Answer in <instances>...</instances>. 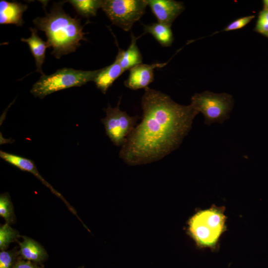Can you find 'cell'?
<instances>
[{"mask_svg": "<svg viewBox=\"0 0 268 268\" xmlns=\"http://www.w3.org/2000/svg\"><path fill=\"white\" fill-rule=\"evenodd\" d=\"M141 121L121 146L119 157L135 166L159 160L177 149L199 114L190 104L182 105L149 87L141 98Z\"/></svg>", "mask_w": 268, "mask_h": 268, "instance_id": "cell-1", "label": "cell"}, {"mask_svg": "<svg viewBox=\"0 0 268 268\" xmlns=\"http://www.w3.org/2000/svg\"><path fill=\"white\" fill-rule=\"evenodd\" d=\"M64 2H54L50 13L33 21L37 29L45 33L49 47L53 48L51 54L57 59L74 52L80 45V41L86 40L80 19L65 12Z\"/></svg>", "mask_w": 268, "mask_h": 268, "instance_id": "cell-2", "label": "cell"}, {"mask_svg": "<svg viewBox=\"0 0 268 268\" xmlns=\"http://www.w3.org/2000/svg\"><path fill=\"white\" fill-rule=\"evenodd\" d=\"M99 69L81 70L63 68L50 75H42L34 84L30 93L40 99L56 91L76 86H81L94 81Z\"/></svg>", "mask_w": 268, "mask_h": 268, "instance_id": "cell-3", "label": "cell"}, {"mask_svg": "<svg viewBox=\"0 0 268 268\" xmlns=\"http://www.w3.org/2000/svg\"><path fill=\"white\" fill-rule=\"evenodd\" d=\"M225 221L222 210L211 208L199 212L190 219L189 231L199 245L212 247L224 229Z\"/></svg>", "mask_w": 268, "mask_h": 268, "instance_id": "cell-4", "label": "cell"}, {"mask_svg": "<svg viewBox=\"0 0 268 268\" xmlns=\"http://www.w3.org/2000/svg\"><path fill=\"white\" fill-rule=\"evenodd\" d=\"M191 104L198 113H201L204 123L210 125L213 123H222L229 118L234 105L232 96L227 93H215L205 91L196 93L191 98Z\"/></svg>", "mask_w": 268, "mask_h": 268, "instance_id": "cell-5", "label": "cell"}, {"mask_svg": "<svg viewBox=\"0 0 268 268\" xmlns=\"http://www.w3.org/2000/svg\"><path fill=\"white\" fill-rule=\"evenodd\" d=\"M147 5L146 0H103L101 8L113 24L129 31Z\"/></svg>", "mask_w": 268, "mask_h": 268, "instance_id": "cell-6", "label": "cell"}, {"mask_svg": "<svg viewBox=\"0 0 268 268\" xmlns=\"http://www.w3.org/2000/svg\"><path fill=\"white\" fill-rule=\"evenodd\" d=\"M121 99V98L115 107L109 105L104 109L106 117L101 119L107 135L117 146H123L140 118L137 115L130 116L126 112L120 110Z\"/></svg>", "mask_w": 268, "mask_h": 268, "instance_id": "cell-7", "label": "cell"}, {"mask_svg": "<svg viewBox=\"0 0 268 268\" xmlns=\"http://www.w3.org/2000/svg\"><path fill=\"white\" fill-rule=\"evenodd\" d=\"M158 22L171 27L184 9L183 3L173 0H146Z\"/></svg>", "mask_w": 268, "mask_h": 268, "instance_id": "cell-8", "label": "cell"}, {"mask_svg": "<svg viewBox=\"0 0 268 268\" xmlns=\"http://www.w3.org/2000/svg\"><path fill=\"white\" fill-rule=\"evenodd\" d=\"M167 64H140L134 66L130 69L128 78L124 81L125 86L133 90L148 87V85L154 80V69L163 67Z\"/></svg>", "mask_w": 268, "mask_h": 268, "instance_id": "cell-9", "label": "cell"}, {"mask_svg": "<svg viewBox=\"0 0 268 268\" xmlns=\"http://www.w3.org/2000/svg\"><path fill=\"white\" fill-rule=\"evenodd\" d=\"M0 157L6 162L16 167L19 169L30 172L33 174L44 185L49 188L55 195L61 199L67 204L70 210L73 214H76L74 209L67 202L62 195L55 190L50 184L43 179L39 173L34 162L32 160L18 155L8 153L2 150L0 151Z\"/></svg>", "mask_w": 268, "mask_h": 268, "instance_id": "cell-10", "label": "cell"}, {"mask_svg": "<svg viewBox=\"0 0 268 268\" xmlns=\"http://www.w3.org/2000/svg\"><path fill=\"white\" fill-rule=\"evenodd\" d=\"M27 7V5L21 2L0 0V24L22 26L24 22L22 18L23 13Z\"/></svg>", "mask_w": 268, "mask_h": 268, "instance_id": "cell-11", "label": "cell"}, {"mask_svg": "<svg viewBox=\"0 0 268 268\" xmlns=\"http://www.w3.org/2000/svg\"><path fill=\"white\" fill-rule=\"evenodd\" d=\"M138 37L131 33V42L128 48L124 50L119 48L115 60L125 71L134 66L142 64V57L136 44Z\"/></svg>", "mask_w": 268, "mask_h": 268, "instance_id": "cell-12", "label": "cell"}, {"mask_svg": "<svg viewBox=\"0 0 268 268\" xmlns=\"http://www.w3.org/2000/svg\"><path fill=\"white\" fill-rule=\"evenodd\" d=\"M29 29L31 33V36L27 39L22 38L21 41L28 45L35 60L36 71L44 75L42 67L45 59L46 48L49 47V46L47 42L43 41L38 36L36 28L30 27Z\"/></svg>", "mask_w": 268, "mask_h": 268, "instance_id": "cell-13", "label": "cell"}, {"mask_svg": "<svg viewBox=\"0 0 268 268\" xmlns=\"http://www.w3.org/2000/svg\"><path fill=\"white\" fill-rule=\"evenodd\" d=\"M125 71L119 63L115 60L111 65L100 69L93 81L97 88L100 89L103 94H106L114 82Z\"/></svg>", "mask_w": 268, "mask_h": 268, "instance_id": "cell-14", "label": "cell"}, {"mask_svg": "<svg viewBox=\"0 0 268 268\" xmlns=\"http://www.w3.org/2000/svg\"><path fill=\"white\" fill-rule=\"evenodd\" d=\"M23 240L19 242V254L21 256L29 261L40 263L48 257L44 248L34 240L26 236H22Z\"/></svg>", "mask_w": 268, "mask_h": 268, "instance_id": "cell-15", "label": "cell"}, {"mask_svg": "<svg viewBox=\"0 0 268 268\" xmlns=\"http://www.w3.org/2000/svg\"><path fill=\"white\" fill-rule=\"evenodd\" d=\"M145 33H149L163 47L170 46L173 41V33L170 27L156 22L143 25Z\"/></svg>", "mask_w": 268, "mask_h": 268, "instance_id": "cell-16", "label": "cell"}, {"mask_svg": "<svg viewBox=\"0 0 268 268\" xmlns=\"http://www.w3.org/2000/svg\"><path fill=\"white\" fill-rule=\"evenodd\" d=\"M81 16L90 18L96 16L98 10L101 8V0H70L67 1Z\"/></svg>", "mask_w": 268, "mask_h": 268, "instance_id": "cell-17", "label": "cell"}, {"mask_svg": "<svg viewBox=\"0 0 268 268\" xmlns=\"http://www.w3.org/2000/svg\"><path fill=\"white\" fill-rule=\"evenodd\" d=\"M18 232L5 223L0 227V249L4 251L18 237Z\"/></svg>", "mask_w": 268, "mask_h": 268, "instance_id": "cell-18", "label": "cell"}, {"mask_svg": "<svg viewBox=\"0 0 268 268\" xmlns=\"http://www.w3.org/2000/svg\"><path fill=\"white\" fill-rule=\"evenodd\" d=\"M0 215L5 219L6 223L10 224L13 221V206L6 194H1L0 197Z\"/></svg>", "mask_w": 268, "mask_h": 268, "instance_id": "cell-19", "label": "cell"}, {"mask_svg": "<svg viewBox=\"0 0 268 268\" xmlns=\"http://www.w3.org/2000/svg\"><path fill=\"white\" fill-rule=\"evenodd\" d=\"M15 255L14 251H1L0 268H12L15 264Z\"/></svg>", "mask_w": 268, "mask_h": 268, "instance_id": "cell-20", "label": "cell"}, {"mask_svg": "<svg viewBox=\"0 0 268 268\" xmlns=\"http://www.w3.org/2000/svg\"><path fill=\"white\" fill-rule=\"evenodd\" d=\"M257 32L268 35V10L264 9L260 12L256 26Z\"/></svg>", "mask_w": 268, "mask_h": 268, "instance_id": "cell-21", "label": "cell"}, {"mask_svg": "<svg viewBox=\"0 0 268 268\" xmlns=\"http://www.w3.org/2000/svg\"><path fill=\"white\" fill-rule=\"evenodd\" d=\"M254 17V15H249L238 18L227 25L224 31H228L240 29L248 24Z\"/></svg>", "mask_w": 268, "mask_h": 268, "instance_id": "cell-22", "label": "cell"}, {"mask_svg": "<svg viewBox=\"0 0 268 268\" xmlns=\"http://www.w3.org/2000/svg\"><path fill=\"white\" fill-rule=\"evenodd\" d=\"M12 268H42L29 261L20 260L15 263Z\"/></svg>", "mask_w": 268, "mask_h": 268, "instance_id": "cell-23", "label": "cell"}, {"mask_svg": "<svg viewBox=\"0 0 268 268\" xmlns=\"http://www.w3.org/2000/svg\"><path fill=\"white\" fill-rule=\"evenodd\" d=\"M265 9L268 10V0H266L264 1Z\"/></svg>", "mask_w": 268, "mask_h": 268, "instance_id": "cell-24", "label": "cell"}]
</instances>
